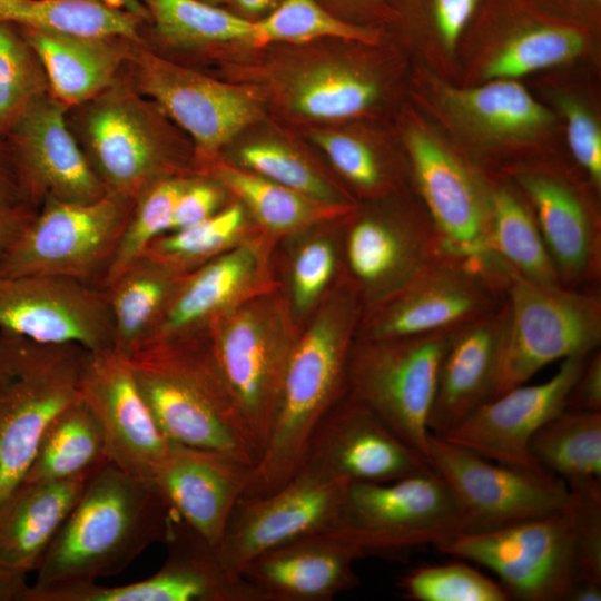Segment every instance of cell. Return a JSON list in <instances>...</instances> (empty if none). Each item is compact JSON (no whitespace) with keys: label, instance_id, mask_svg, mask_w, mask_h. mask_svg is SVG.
<instances>
[{"label":"cell","instance_id":"29","mask_svg":"<svg viewBox=\"0 0 601 601\" xmlns=\"http://www.w3.org/2000/svg\"><path fill=\"white\" fill-rule=\"evenodd\" d=\"M21 30L40 60L51 96L67 110L108 89L132 43H138L120 37Z\"/></svg>","mask_w":601,"mask_h":601},{"label":"cell","instance_id":"44","mask_svg":"<svg viewBox=\"0 0 601 601\" xmlns=\"http://www.w3.org/2000/svg\"><path fill=\"white\" fill-rule=\"evenodd\" d=\"M244 224V210L231 205L191 227L167 233L147 249V256L188 273L228 247Z\"/></svg>","mask_w":601,"mask_h":601},{"label":"cell","instance_id":"60","mask_svg":"<svg viewBox=\"0 0 601 601\" xmlns=\"http://www.w3.org/2000/svg\"><path fill=\"white\" fill-rule=\"evenodd\" d=\"M201 1L210 3V4L218 6V3H220V2H223L225 0H201Z\"/></svg>","mask_w":601,"mask_h":601},{"label":"cell","instance_id":"57","mask_svg":"<svg viewBox=\"0 0 601 601\" xmlns=\"http://www.w3.org/2000/svg\"><path fill=\"white\" fill-rule=\"evenodd\" d=\"M109 4L121 10L137 14L149 22V16L139 0H105Z\"/></svg>","mask_w":601,"mask_h":601},{"label":"cell","instance_id":"49","mask_svg":"<svg viewBox=\"0 0 601 601\" xmlns=\"http://www.w3.org/2000/svg\"><path fill=\"white\" fill-rule=\"evenodd\" d=\"M335 268V254L331 244L314 240L305 245L293 266L294 302L305 311L317 299Z\"/></svg>","mask_w":601,"mask_h":601},{"label":"cell","instance_id":"24","mask_svg":"<svg viewBox=\"0 0 601 601\" xmlns=\"http://www.w3.org/2000/svg\"><path fill=\"white\" fill-rule=\"evenodd\" d=\"M253 469L221 450L170 443L152 482L173 513L217 548Z\"/></svg>","mask_w":601,"mask_h":601},{"label":"cell","instance_id":"35","mask_svg":"<svg viewBox=\"0 0 601 601\" xmlns=\"http://www.w3.org/2000/svg\"><path fill=\"white\" fill-rule=\"evenodd\" d=\"M530 452L569 487L601 482V411L564 408L532 436Z\"/></svg>","mask_w":601,"mask_h":601},{"label":"cell","instance_id":"48","mask_svg":"<svg viewBox=\"0 0 601 601\" xmlns=\"http://www.w3.org/2000/svg\"><path fill=\"white\" fill-rule=\"evenodd\" d=\"M560 105L566 118L571 152L593 187H601V132L593 116L578 101L564 98Z\"/></svg>","mask_w":601,"mask_h":601},{"label":"cell","instance_id":"11","mask_svg":"<svg viewBox=\"0 0 601 601\" xmlns=\"http://www.w3.org/2000/svg\"><path fill=\"white\" fill-rule=\"evenodd\" d=\"M206 331L258 461L274 427L298 338L284 329L283 318L274 309L262 303L226 311Z\"/></svg>","mask_w":601,"mask_h":601},{"label":"cell","instance_id":"23","mask_svg":"<svg viewBox=\"0 0 601 601\" xmlns=\"http://www.w3.org/2000/svg\"><path fill=\"white\" fill-rule=\"evenodd\" d=\"M407 147L422 204L445 247L460 254L493 255L487 245L490 184L422 131L410 134Z\"/></svg>","mask_w":601,"mask_h":601},{"label":"cell","instance_id":"10","mask_svg":"<svg viewBox=\"0 0 601 601\" xmlns=\"http://www.w3.org/2000/svg\"><path fill=\"white\" fill-rule=\"evenodd\" d=\"M134 204L109 191L88 203L45 200L0 264V275L62 277L100 288Z\"/></svg>","mask_w":601,"mask_h":601},{"label":"cell","instance_id":"21","mask_svg":"<svg viewBox=\"0 0 601 601\" xmlns=\"http://www.w3.org/2000/svg\"><path fill=\"white\" fill-rule=\"evenodd\" d=\"M303 463L351 482L385 483L431 469L372 410L351 394L316 427Z\"/></svg>","mask_w":601,"mask_h":601},{"label":"cell","instance_id":"55","mask_svg":"<svg viewBox=\"0 0 601 601\" xmlns=\"http://www.w3.org/2000/svg\"><path fill=\"white\" fill-rule=\"evenodd\" d=\"M27 574L0 560V601H27Z\"/></svg>","mask_w":601,"mask_h":601},{"label":"cell","instance_id":"53","mask_svg":"<svg viewBox=\"0 0 601 601\" xmlns=\"http://www.w3.org/2000/svg\"><path fill=\"white\" fill-rule=\"evenodd\" d=\"M38 208L22 203L0 207V264L27 229Z\"/></svg>","mask_w":601,"mask_h":601},{"label":"cell","instance_id":"28","mask_svg":"<svg viewBox=\"0 0 601 601\" xmlns=\"http://www.w3.org/2000/svg\"><path fill=\"white\" fill-rule=\"evenodd\" d=\"M93 471L58 481L20 482L0 504V560L26 574L36 571Z\"/></svg>","mask_w":601,"mask_h":601},{"label":"cell","instance_id":"32","mask_svg":"<svg viewBox=\"0 0 601 601\" xmlns=\"http://www.w3.org/2000/svg\"><path fill=\"white\" fill-rule=\"evenodd\" d=\"M487 245L512 273L536 283L560 285L529 201L505 184H490Z\"/></svg>","mask_w":601,"mask_h":601},{"label":"cell","instance_id":"22","mask_svg":"<svg viewBox=\"0 0 601 601\" xmlns=\"http://www.w3.org/2000/svg\"><path fill=\"white\" fill-rule=\"evenodd\" d=\"M165 544L166 560L151 577L119 587L96 582L62 601H262L242 574L221 564L216 548L176 515Z\"/></svg>","mask_w":601,"mask_h":601},{"label":"cell","instance_id":"45","mask_svg":"<svg viewBox=\"0 0 601 601\" xmlns=\"http://www.w3.org/2000/svg\"><path fill=\"white\" fill-rule=\"evenodd\" d=\"M403 594L415 601H506L496 581L465 563L418 566L400 580Z\"/></svg>","mask_w":601,"mask_h":601},{"label":"cell","instance_id":"36","mask_svg":"<svg viewBox=\"0 0 601 601\" xmlns=\"http://www.w3.org/2000/svg\"><path fill=\"white\" fill-rule=\"evenodd\" d=\"M450 108L480 131L495 137L533 135L552 121V115L518 82L494 79L472 89H446Z\"/></svg>","mask_w":601,"mask_h":601},{"label":"cell","instance_id":"8","mask_svg":"<svg viewBox=\"0 0 601 601\" xmlns=\"http://www.w3.org/2000/svg\"><path fill=\"white\" fill-rule=\"evenodd\" d=\"M363 556L432 544L464 532L453 494L432 469L385 483H348L327 531Z\"/></svg>","mask_w":601,"mask_h":601},{"label":"cell","instance_id":"6","mask_svg":"<svg viewBox=\"0 0 601 601\" xmlns=\"http://www.w3.org/2000/svg\"><path fill=\"white\" fill-rule=\"evenodd\" d=\"M436 549L487 568L500 578L510 598L524 601H568L572 589L584 581L571 497L564 508L550 514L461 533Z\"/></svg>","mask_w":601,"mask_h":601},{"label":"cell","instance_id":"58","mask_svg":"<svg viewBox=\"0 0 601 601\" xmlns=\"http://www.w3.org/2000/svg\"><path fill=\"white\" fill-rule=\"evenodd\" d=\"M240 10L246 13H260L269 9L276 0H234Z\"/></svg>","mask_w":601,"mask_h":601},{"label":"cell","instance_id":"37","mask_svg":"<svg viewBox=\"0 0 601 601\" xmlns=\"http://www.w3.org/2000/svg\"><path fill=\"white\" fill-rule=\"evenodd\" d=\"M216 175L247 204L266 228L274 231L294 230L314 221L338 217L351 210L346 204L318 201L255 173L219 166Z\"/></svg>","mask_w":601,"mask_h":601},{"label":"cell","instance_id":"26","mask_svg":"<svg viewBox=\"0 0 601 601\" xmlns=\"http://www.w3.org/2000/svg\"><path fill=\"white\" fill-rule=\"evenodd\" d=\"M509 325L506 302L496 311L453 329L442 356L431 433L444 436L494 396Z\"/></svg>","mask_w":601,"mask_h":601},{"label":"cell","instance_id":"46","mask_svg":"<svg viewBox=\"0 0 601 601\" xmlns=\"http://www.w3.org/2000/svg\"><path fill=\"white\" fill-rule=\"evenodd\" d=\"M239 158L246 167L268 180L318 201L339 204L328 184L299 156L279 144L247 145L242 148Z\"/></svg>","mask_w":601,"mask_h":601},{"label":"cell","instance_id":"2","mask_svg":"<svg viewBox=\"0 0 601 601\" xmlns=\"http://www.w3.org/2000/svg\"><path fill=\"white\" fill-rule=\"evenodd\" d=\"M127 358L171 443L221 450L255 466L248 430L207 331L145 344Z\"/></svg>","mask_w":601,"mask_h":601},{"label":"cell","instance_id":"27","mask_svg":"<svg viewBox=\"0 0 601 601\" xmlns=\"http://www.w3.org/2000/svg\"><path fill=\"white\" fill-rule=\"evenodd\" d=\"M359 558V550L324 531L259 554L242 575L262 601H329L359 583L354 570Z\"/></svg>","mask_w":601,"mask_h":601},{"label":"cell","instance_id":"3","mask_svg":"<svg viewBox=\"0 0 601 601\" xmlns=\"http://www.w3.org/2000/svg\"><path fill=\"white\" fill-rule=\"evenodd\" d=\"M358 314L357 295L346 289L297 339L270 437L243 496L270 494L303 465L316 427L348 392L347 361Z\"/></svg>","mask_w":601,"mask_h":601},{"label":"cell","instance_id":"54","mask_svg":"<svg viewBox=\"0 0 601 601\" xmlns=\"http://www.w3.org/2000/svg\"><path fill=\"white\" fill-rule=\"evenodd\" d=\"M22 203L26 201L12 152L6 139L0 138V207Z\"/></svg>","mask_w":601,"mask_h":601},{"label":"cell","instance_id":"1","mask_svg":"<svg viewBox=\"0 0 601 601\" xmlns=\"http://www.w3.org/2000/svg\"><path fill=\"white\" fill-rule=\"evenodd\" d=\"M174 516L152 481L102 463L35 571L27 601H62L122 572L151 544L165 543Z\"/></svg>","mask_w":601,"mask_h":601},{"label":"cell","instance_id":"13","mask_svg":"<svg viewBox=\"0 0 601 601\" xmlns=\"http://www.w3.org/2000/svg\"><path fill=\"white\" fill-rule=\"evenodd\" d=\"M426 460L453 494L463 533L540 518L564 508L571 497L568 484L549 472L491 461L433 433Z\"/></svg>","mask_w":601,"mask_h":601},{"label":"cell","instance_id":"40","mask_svg":"<svg viewBox=\"0 0 601 601\" xmlns=\"http://www.w3.org/2000/svg\"><path fill=\"white\" fill-rule=\"evenodd\" d=\"M188 180L179 176L160 179L135 199L100 288L105 289L122 272L144 257L157 238L170 231L177 201Z\"/></svg>","mask_w":601,"mask_h":601},{"label":"cell","instance_id":"30","mask_svg":"<svg viewBox=\"0 0 601 601\" xmlns=\"http://www.w3.org/2000/svg\"><path fill=\"white\" fill-rule=\"evenodd\" d=\"M256 265L255 250L243 246L188 272L140 346L206 331L208 324L230 309L238 295L245 290L255 274Z\"/></svg>","mask_w":601,"mask_h":601},{"label":"cell","instance_id":"47","mask_svg":"<svg viewBox=\"0 0 601 601\" xmlns=\"http://www.w3.org/2000/svg\"><path fill=\"white\" fill-rule=\"evenodd\" d=\"M313 140L335 168L351 183L373 191L385 180L382 166L371 148L361 140L339 132H315Z\"/></svg>","mask_w":601,"mask_h":601},{"label":"cell","instance_id":"14","mask_svg":"<svg viewBox=\"0 0 601 601\" xmlns=\"http://www.w3.org/2000/svg\"><path fill=\"white\" fill-rule=\"evenodd\" d=\"M348 481L303 463L278 490L264 496H242L218 546L221 564L242 574L259 554L309 534L328 531L338 514Z\"/></svg>","mask_w":601,"mask_h":601},{"label":"cell","instance_id":"17","mask_svg":"<svg viewBox=\"0 0 601 601\" xmlns=\"http://www.w3.org/2000/svg\"><path fill=\"white\" fill-rule=\"evenodd\" d=\"M50 92L38 98L4 138L12 152L24 201H93L108 191Z\"/></svg>","mask_w":601,"mask_h":601},{"label":"cell","instance_id":"12","mask_svg":"<svg viewBox=\"0 0 601 601\" xmlns=\"http://www.w3.org/2000/svg\"><path fill=\"white\" fill-rule=\"evenodd\" d=\"M78 107L80 146L107 191L135 200L156 181L176 176L159 119L135 87L116 80Z\"/></svg>","mask_w":601,"mask_h":601},{"label":"cell","instance_id":"56","mask_svg":"<svg viewBox=\"0 0 601 601\" xmlns=\"http://www.w3.org/2000/svg\"><path fill=\"white\" fill-rule=\"evenodd\" d=\"M601 583L581 581L571 591L568 601H600Z\"/></svg>","mask_w":601,"mask_h":601},{"label":"cell","instance_id":"39","mask_svg":"<svg viewBox=\"0 0 601 601\" xmlns=\"http://www.w3.org/2000/svg\"><path fill=\"white\" fill-rule=\"evenodd\" d=\"M376 83L341 65H321L295 80L290 97L295 110L314 119L334 120L356 116L377 97Z\"/></svg>","mask_w":601,"mask_h":601},{"label":"cell","instance_id":"4","mask_svg":"<svg viewBox=\"0 0 601 601\" xmlns=\"http://www.w3.org/2000/svg\"><path fill=\"white\" fill-rule=\"evenodd\" d=\"M89 352L0 331V504L23 479L51 422L81 400Z\"/></svg>","mask_w":601,"mask_h":601},{"label":"cell","instance_id":"52","mask_svg":"<svg viewBox=\"0 0 601 601\" xmlns=\"http://www.w3.org/2000/svg\"><path fill=\"white\" fill-rule=\"evenodd\" d=\"M480 0H432L433 19L444 46L452 50Z\"/></svg>","mask_w":601,"mask_h":601},{"label":"cell","instance_id":"5","mask_svg":"<svg viewBox=\"0 0 601 601\" xmlns=\"http://www.w3.org/2000/svg\"><path fill=\"white\" fill-rule=\"evenodd\" d=\"M510 270L494 256L449 250L371 304L361 339H391L456 328L499 309Z\"/></svg>","mask_w":601,"mask_h":601},{"label":"cell","instance_id":"33","mask_svg":"<svg viewBox=\"0 0 601 601\" xmlns=\"http://www.w3.org/2000/svg\"><path fill=\"white\" fill-rule=\"evenodd\" d=\"M107 461L102 426L81 398L51 422L21 482L65 480L93 471Z\"/></svg>","mask_w":601,"mask_h":601},{"label":"cell","instance_id":"9","mask_svg":"<svg viewBox=\"0 0 601 601\" xmlns=\"http://www.w3.org/2000/svg\"><path fill=\"white\" fill-rule=\"evenodd\" d=\"M453 329L361 339L352 344L348 354L349 394L425 459L439 368Z\"/></svg>","mask_w":601,"mask_h":601},{"label":"cell","instance_id":"19","mask_svg":"<svg viewBox=\"0 0 601 601\" xmlns=\"http://www.w3.org/2000/svg\"><path fill=\"white\" fill-rule=\"evenodd\" d=\"M81 398L102 426L108 460L132 476L152 481L171 442L150 412L128 358L115 349L89 352Z\"/></svg>","mask_w":601,"mask_h":601},{"label":"cell","instance_id":"7","mask_svg":"<svg viewBox=\"0 0 601 601\" xmlns=\"http://www.w3.org/2000/svg\"><path fill=\"white\" fill-rule=\"evenodd\" d=\"M505 302L509 325L493 397L550 363L600 349V290L541 284L511 273Z\"/></svg>","mask_w":601,"mask_h":601},{"label":"cell","instance_id":"43","mask_svg":"<svg viewBox=\"0 0 601 601\" xmlns=\"http://www.w3.org/2000/svg\"><path fill=\"white\" fill-rule=\"evenodd\" d=\"M48 92L43 68L21 28L0 22V138Z\"/></svg>","mask_w":601,"mask_h":601},{"label":"cell","instance_id":"18","mask_svg":"<svg viewBox=\"0 0 601 601\" xmlns=\"http://www.w3.org/2000/svg\"><path fill=\"white\" fill-rule=\"evenodd\" d=\"M587 358H566L548 381L521 384L489 400L443 437L491 461L546 472L530 452L531 439L565 408L568 394Z\"/></svg>","mask_w":601,"mask_h":601},{"label":"cell","instance_id":"34","mask_svg":"<svg viewBox=\"0 0 601 601\" xmlns=\"http://www.w3.org/2000/svg\"><path fill=\"white\" fill-rule=\"evenodd\" d=\"M0 22L83 37H120L142 43L144 18L105 0H0Z\"/></svg>","mask_w":601,"mask_h":601},{"label":"cell","instance_id":"20","mask_svg":"<svg viewBox=\"0 0 601 601\" xmlns=\"http://www.w3.org/2000/svg\"><path fill=\"white\" fill-rule=\"evenodd\" d=\"M513 180L533 210L560 285L600 290L601 223L582 188L544 168L515 170Z\"/></svg>","mask_w":601,"mask_h":601},{"label":"cell","instance_id":"25","mask_svg":"<svg viewBox=\"0 0 601 601\" xmlns=\"http://www.w3.org/2000/svg\"><path fill=\"white\" fill-rule=\"evenodd\" d=\"M444 250L426 209L401 217L363 216L346 240L349 268L370 304L405 284Z\"/></svg>","mask_w":601,"mask_h":601},{"label":"cell","instance_id":"16","mask_svg":"<svg viewBox=\"0 0 601 601\" xmlns=\"http://www.w3.org/2000/svg\"><path fill=\"white\" fill-rule=\"evenodd\" d=\"M0 331L90 352L114 349L106 290L69 278L0 275Z\"/></svg>","mask_w":601,"mask_h":601},{"label":"cell","instance_id":"59","mask_svg":"<svg viewBox=\"0 0 601 601\" xmlns=\"http://www.w3.org/2000/svg\"><path fill=\"white\" fill-rule=\"evenodd\" d=\"M342 3H346V6L352 7H365V6H372V3H376L380 0H336Z\"/></svg>","mask_w":601,"mask_h":601},{"label":"cell","instance_id":"41","mask_svg":"<svg viewBox=\"0 0 601 601\" xmlns=\"http://www.w3.org/2000/svg\"><path fill=\"white\" fill-rule=\"evenodd\" d=\"M318 38H339L375 43L376 33L337 18L317 0H282L264 18L254 21L250 45L265 47L274 42L304 43Z\"/></svg>","mask_w":601,"mask_h":601},{"label":"cell","instance_id":"15","mask_svg":"<svg viewBox=\"0 0 601 601\" xmlns=\"http://www.w3.org/2000/svg\"><path fill=\"white\" fill-rule=\"evenodd\" d=\"M130 48L135 88L148 96L195 141L204 154H211L231 140L260 115L255 97L173 63L150 51Z\"/></svg>","mask_w":601,"mask_h":601},{"label":"cell","instance_id":"50","mask_svg":"<svg viewBox=\"0 0 601 601\" xmlns=\"http://www.w3.org/2000/svg\"><path fill=\"white\" fill-rule=\"evenodd\" d=\"M221 198L223 195L215 184L189 179L177 201L169 233L208 219L218 211Z\"/></svg>","mask_w":601,"mask_h":601},{"label":"cell","instance_id":"31","mask_svg":"<svg viewBox=\"0 0 601 601\" xmlns=\"http://www.w3.org/2000/svg\"><path fill=\"white\" fill-rule=\"evenodd\" d=\"M186 274L145 255L105 288L116 352L128 357L146 341Z\"/></svg>","mask_w":601,"mask_h":601},{"label":"cell","instance_id":"42","mask_svg":"<svg viewBox=\"0 0 601 601\" xmlns=\"http://www.w3.org/2000/svg\"><path fill=\"white\" fill-rule=\"evenodd\" d=\"M583 47L584 37L573 27L532 23L508 39L487 63L484 75L491 79L520 77L568 61Z\"/></svg>","mask_w":601,"mask_h":601},{"label":"cell","instance_id":"51","mask_svg":"<svg viewBox=\"0 0 601 601\" xmlns=\"http://www.w3.org/2000/svg\"><path fill=\"white\" fill-rule=\"evenodd\" d=\"M565 408L577 411H601V352L590 354L582 371L573 383Z\"/></svg>","mask_w":601,"mask_h":601},{"label":"cell","instance_id":"38","mask_svg":"<svg viewBox=\"0 0 601 601\" xmlns=\"http://www.w3.org/2000/svg\"><path fill=\"white\" fill-rule=\"evenodd\" d=\"M155 31L181 46L250 42L254 21L201 0H139Z\"/></svg>","mask_w":601,"mask_h":601}]
</instances>
